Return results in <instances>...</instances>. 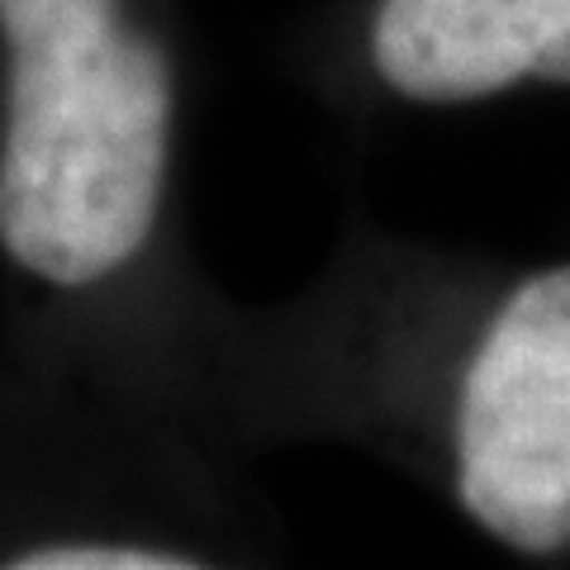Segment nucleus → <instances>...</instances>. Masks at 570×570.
Segmentation results:
<instances>
[{
    "mask_svg": "<svg viewBox=\"0 0 570 570\" xmlns=\"http://www.w3.org/2000/svg\"><path fill=\"white\" fill-rule=\"evenodd\" d=\"M209 423L257 461L362 452L504 557L570 566V247L490 253L352 209L295 291L234 305Z\"/></svg>",
    "mask_w": 570,
    "mask_h": 570,
    "instance_id": "nucleus-1",
    "label": "nucleus"
},
{
    "mask_svg": "<svg viewBox=\"0 0 570 570\" xmlns=\"http://www.w3.org/2000/svg\"><path fill=\"white\" fill-rule=\"evenodd\" d=\"M186 124L176 0H0V366L214 433Z\"/></svg>",
    "mask_w": 570,
    "mask_h": 570,
    "instance_id": "nucleus-2",
    "label": "nucleus"
},
{
    "mask_svg": "<svg viewBox=\"0 0 570 570\" xmlns=\"http://www.w3.org/2000/svg\"><path fill=\"white\" fill-rule=\"evenodd\" d=\"M285 551L257 456L0 366V570H243Z\"/></svg>",
    "mask_w": 570,
    "mask_h": 570,
    "instance_id": "nucleus-3",
    "label": "nucleus"
},
{
    "mask_svg": "<svg viewBox=\"0 0 570 570\" xmlns=\"http://www.w3.org/2000/svg\"><path fill=\"white\" fill-rule=\"evenodd\" d=\"M281 67L352 129L570 96V0H314Z\"/></svg>",
    "mask_w": 570,
    "mask_h": 570,
    "instance_id": "nucleus-4",
    "label": "nucleus"
}]
</instances>
